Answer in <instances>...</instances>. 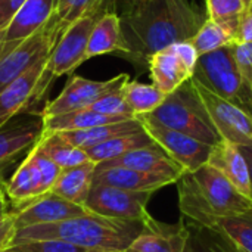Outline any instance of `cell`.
Listing matches in <instances>:
<instances>
[{"instance_id": "8fae6325", "label": "cell", "mask_w": 252, "mask_h": 252, "mask_svg": "<svg viewBox=\"0 0 252 252\" xmlns=\"http://www.w3.org/2000/svg\"><path fill=\"white\" fill-rule=\"evenodd\" d=\"M128 80L130 77L127 74H120L106 81L87 80L71 74L63 90L56 99L46 103L40 115L41 118H50L66 112L90 108L97 99H100L106 93L121 89Z\"/></svg>"}, {"instance_id": "836d02e7", "label": "cell", "mask_w": 252, "mask_h": 252, "mask_svg": "<svg viewBox=\"0 0 252 252\" xmlns=\"http://www.w3.org/2000/svg\"><path fill=\"white\" fill-rule=\"evenodd\" d=\"M89 109L99 112L102 115L108 117H120V118H136L134 114L131 112L130 106L127 105L124 94H123V87L112 90L97 99Z\"/></svg>"}, {"instance_id": "1f68e13d", "label": "cell", "mask_w": 252, "mask_h": 252, "mask_svg": "<svg viewBox=\"0 0 252 252\" xmlns=\"http://www.w3.org/2000/svg\"><path fill=\"white\" fill-rule=\"evenodd\" d=\"M111 0H58L56 16L66 25L74 21L96 12H108V4Z\"/></svg>"}, {"instance_id": "5b68a950", "label": "cell", "mask_w": 252, "mask_h": 252, "mask_svg": "<svg viewBox=\"0 0 252 252\" xmlns=\"http://www.w3.org/2000/svg\"><path fill=\"white\" fill-rule=\"evenodd\" d=\"M233 46L199 56L192 78L252 118V89L238 68Z\"/></svg>"}, {"instance_id": "bcb514c9", "label": "cell", "mask_w": 252, "mask_h": 252, "mask_svg": "<svg viewBox=\"0 0 252 252\" xmlns=\"http://www.w3.org/2000/svg\"><path fill=\"white\" fill-rule=\"evenodd\" d=\"M251 89H252V87H251Z\"/></svg>"}, {"instance_id": "603a6c76", "label": "cell", "mask_w": 252, "mask_h": 252, "mask_svg": "<svg viewBox=\"0 0 252 252\" xmlns=\"http://www.w3.org/2000/svg\"><path fill=\"white\" fill-rule=\"evenodd\" d=\"M97 164L89 161L71 168L61 170L50 193L69 201L75 205L84 207V202L93 186V177Z\"/></svg>"}, {"instance_id": "f1b7e54d", "label": "cell", "mask_w": 252, "mask_h": 252, "mask_svg": "<svg viewBox=\"0 0 252 252\" xmlns=\"http://www.w3.org/2000/svg\"><path fill=\"white\" fill-rule=\"evenodd\" d=\"M123 94L134 117L151 114L167 97V94L154 84H143L130 80L123 86Z\"/></svg>"}, {"instance_id": "e0dca14e", "label": "cell", "mask_w": 252, "mask_h": 252, "mask_svg": "<svg viewBox=\"0 0 252 252\" xmlns=\"http://www.w3.org/2000/svg\"><path fill=\"white\" fill-rule=\"evenodd\" d=\"M148 69L152 84L162 93L170 94L183 83L192 78L195 68H192L180 55L177 44H171L151 56Z\"/></svg>"}, {"instance_id": "d4e9b609", "label": "cell", "mask_w": 252, "mask_h": 252, "mask_svg": "<svg viewBox=\"0 0 252 252\" xmlns=\"http://www.w3.org/2000/svg\"><path fill=\"white\" fill-rule=\"evenodd\" d=\"M124 38L121 31V22L120 16L114 12H106L93 27L89 43H87V52L86 58L92 59L105 53H114L120 52L124 53Z\"/></svg>"}, {"instance_id": "9a60e30c", "label": "cell", "mask_w": 252, "mask_h": 252, "mask_svg": "<svg viewBox=\"0 0 252 252\" xmlns=\"http://www.w3.org/2000/svg\"><path fill=\"white\" fill-rule=\"evenodd\" d=\"M58 0H25L10 24L0 32V59L37 32L56 10Z\"/></svg>"}, {"instance_id": "4dcf8cb0", "label": "cell", "mask_w": 252, "mask_h": 252, "mask_svg": "<svg viewBox=\"0 0 252 252\" xmlns=\"http://www.w3.org/2000/svg\"><path fill=\"white\" fill-rule=\"evenodd\" d=\"M192 43H193L198 55L202 56L205 53L235 44V40L220 25H217L216 22H213L211 19L207 18L204 21V24L201 25V28L198 30V32L195 34V37L192 38Z\"/></svg>"}, {"instance_id": "9c48e42d", "label": "cell", "mask_w": 252, "mask_h": 252, "mask_svg": "<svg viewBox=\"0 0 252 252\" xmlns=\"http://www.w3.org/2000/svg\"><path fill=\"white\" fill-rule=\"evenodd\" d=\"M154 193L151 192H130L106 185H94L84 202L89 213L131 221H145L151 214L148 204Z\"/></svg>"}, {"instance_id": "ffe728a7", "label": "cell", "mask_w": 252, "mask_h": 252, "mask_svg": "<svg viewBox=\"0 0 252 252\" xmlns=\"http://www.w3.org/2000/svg\"><path fill=\"white\" fill-rule=\"evenodd\" d=\"M99 167H123L130 170H137L143 173H154V174H167L174 177H182L185 170L159 146L152 145L146 148H139L130 151L118 158L99 164Z\"/></svg>"}, {"instance_id": "6da1fadb", "label": "cell", "mask_w": 252, "mask_h": 252, "mask_svg": "<svg viewBox=\"0 0 252 252\" xmlns=\"http://www.w3.org/2000/svg\"><path fill=\"white\" fill-rule=\"evenodd\" d=\"M207 16L190 0H133L120 16L126 50L123 56L148 66L152 55L192 40Z\"/></svg>"}, {"instance_id": "7c38bea8", "label": "cell", "mask_w": 252, "mask_h": 252, "mask_svg": "<svg viewBox=\"0 0 252 252\" xmlns=\"http://www.w3.org/2000/svg\"><path fill=\"white\" fill-rule=\"evenodd\" d=\"M140 123L154 142L159 145L185 170V173H193L208 162L213 146L162 126L146 121Z\"/></svg>"}, {"instance_id": "e575fe53", "label": "cell", "mask_w": 252, "mask_h": 252, "mask_svg": "<svg viewBox=\"0 0 252 252\" xmlns=\"http://www.w3.org/2000/svg\"><path fill=\"white\" fill-rule=\"evenodd\" d=\"M3 252H90L72 244L58 239H35L13 242Z\"/></svg>"}, {"instance_id": "484cf974", "label": "cell", "mask_w": 252, "mask_h": 252, "mask_svg": "<svg viewBox=\"0 0 252 252\" xmlns=\"http://www.w3.org/2000/svg\"><path fill=\"white\" fill-rule=\"evenodd\" d=\"M131 118H120V117H108L99 112H94L89 108L78 109L72 112H66L62 115L43 118V131L44 133H58V131H74V130H86L97 126L121 123Z\"/></svg>"}, {"instance_id": "60d3db41", "label": "cell", "mask_w": 252, "mask_h": 252, "mask_svg": "<svg viewBox=\"0 0 252 252\" xmlns=\"http://www.w3.org/2000/svg\"><path fill=\"white\" fill-rule=\"evenodd\" d=\"M247 162H248V167H250V174H251V185H252V146H239Z\"/></svg>"}, {"instance_id": "7bdbcfd3", "label": "cell", "mask_w": 252, "mask_h": 252, "mask_svg": "<svg viewBox=\"0 0 252 252\" xmlns=\"http://www.w3.org/2000/svg\"><path fill=\"white\" fill-rule=\"evenodd\" d=\"M245 4V10H252V0H242Z\"/></svg>"}, {"instance_id": "74e56055", "label": "cell", "mask_w": 252, "mask_h": 252, "mask_svg": "<svg viewBox=\"0 0 252 252\" xmlns=\"http://www.w3.org/2000/svg\"><path fill=\"white\" fill-rule=\"evenodd\" d=\"M25 0H0V32L10 24Z\"/></svg>"}, {"instance_id": "ee69618b", "label": "cell", "mask_w": 252, "mask_h": 252, "mask_svg": "<svg viewBox=\"0 0 252 252\" xmlns=\"http://www.w3.org/2000/svg\"><path fill=\"white\" fill-rule=\"evenodd\" d=\"M4 186V176H0V188Z\"/></svg>"}, {"instance_id": "7a4b0ae2", "label": "cell", "mask_w": 252, "mask_h": 252, "mask_svg": "<svg viewBox=\"0 0 252 252\" xmlns=\"http://www.w3.org/2000/svg\"><path fill=\"white\" fill-rule=\"evenodd\" d=\"M143 230V221L118 220L87 213L63 221L37 224L16 232L15 242L58 239L90 252L126 251Z\"/></svg>"}, {"instance_id": "4316f807", "label": "cell", "mask_w": 252, "mask_h": 252, "mask_svg": "<svg viewBox=\"0 0 252 252\" xmlns=\"http://www.w3.org/2000/svg\"><path fill=\"white\" fill-rule=\"evenodd\" d=\"M152 145H155L154 139L143 128V130L136 131V133H130V134H124V136L109 139L100 145H96V146L86 149L84 152L87 154V157L92 162L99 165V164H103V162L111 161L114 158H118V157H121L130 151L152 146Z\"/></svg>"}, {"instance_id": "3957f363", "label": "cell", "mask_w": 252, "mask_h": 252, "mask_svg": "<svg viewBox=\"0 0 252 252\" xmlns=\"http://www.w3.org/2000/svg\"><path fill=\"white\" fill-rule=\"evenodd\" d=\"M136 118L188 134L210 146L221 140L192 80H188L177 90L167 94L165 100L155 111Z\"/></svg>"}, {"instance_id": "8d00e7d4", "label": "cell", "mask_w": 252, "mask_h": 252, "mask_svg": "<svg viewBox=\"0 0 252 252\" xmlns=\"http://www.w3.org/2000/svg\"><path fill=\"white\" fill-rule=\"evenodd\" d=\"M16 224H15V217L12 211L0 217V252L7 250L16 238Z\"/></svg>"}, {"instance_id": "277c9868", "label": "cell", "mask_w": 252, "mask_h": 252, "mask_svg": "<svg viewBox=\"0 0 252 252\" xmlns=\"http://www.w3.org/2000/svg\"><path fill=\"white\" fill-rule=\"evenodd\" d=\"M179 208L189 224L219 233L232 241L241 251L252 252V217H224L214 214L201 196L190 173L177 180Z\"/></svg>"}, {"instance_id": "8992f818", "label": "cell", "mask_w": 252, "mask_h": 252, "mask_svg": "<svg viewBox=\"0 0 252 252\" xmlns=\"http://www.w3.org/2000/svg\"><path fill=\"white\" fill-rule=\"evenodd\" d=\"M68 25L56 13L31 37L15 46L0 59V92L38 62L47 59Z\"/></svg>"}, {"instance_id": "7402d4cb", "label": "cell", "mask_w": 252, "mask_h": 252, "mask_svg": "<svg viewBox=\"0 0 252 252\" xmlns=\"http://www.w3.org/2000/svg\"><path fill=\"white\" fill-rule=\"evenodd\" d=\"M4 193L12 204V208H19L46 193L38 168L34 162L31 151L25 155L21 165L15 170L9 182H4Z\"/></svg>"}, {"instance_id": "b9f144b4", "label": "cell", "mask_w": 252, "mask_h": 252, "mask_svg": "<svg viewBox=\"0 0 252 252\" xmlns=\"http://www.w3.org/2000/svg\"><path fill=\"white\" fill-rule=\"evenodd\" d=\"M189 252H202L199 250V247L192 241V235H190V247H189Z\"/></svg>"}, {"instance_id": "4fadbf2b", "label": "cell", "mask_w": 252, "mask_h": 252, "mask_svg": "<svg viewBox=\"0 0 252 252\" xmlns=\"http://www.w3.org/2000/svg\"><path fill=\"white\" fill-rule=\"evenodd\" d=\"M190 229L182 217L168 224L149 216L143 221V230L126 252H189Z\"/></svg>"}, {"instance_id": "f35d334b", "label": "cell", "mask_w": 252, "mask_h": 252, "mask_svg": "<svg viewBox=\"0 0 252 252\" xmlns=\"http://www.w3.org/2000/svg\"><path fill=\"white\" fill-rule=\"evenodd\" d=\"M252 43V10H245L236 34V44Z\"/></svg>"}, {"instance_id": "30bf717a", "label": "cell", "mask_w": 252, "mask_h": 252, "mask_svg": "<svg viewBox=\"0 0 252 252\" xmlns=\"http://www.w3.org/2000/svg\"><path fill=\"white\" fill-rule=\"evenodd\" d=\"M190 80L221 140H227L238 146H252L251 117L236 105L204 87L195 78Z\"/></svg>"}, {"instance_id": "ba28073f", "label": "cell", "mask_w": 252, "mask_h": 252, "mask_svg": "<svg viewBox=\"0 0 252 252\" xmlns=\"http://www.w3.org/2000/svg\"><path fill=\"white\" fill-rule=\"evenodd\" d=\"M210 210L224 217H252V199L244 196L220 171L205 164L190 173Z\"/></svg>"}, {"instance_id": "ab89813d", "label": "cell", "mask_w": 252, "mask_h": 252, "mask_svg": "<svg viewBox=\"0 0 252 252\" xmlns=\"http://www.w3.org/2000/svg\"><path fill=\"white\" fill-rule=\"evenodd\" d=\"M9 204H7V196L4 193V186L0 188V217H3L4 214L9 213Z\"/></svg>"}, {"instance_id": "44dd1931", "label": "cell", "mask_w": 252, "mask_h": 252, "mask_svg": "<svg viewBox=\"0 0 252 252\" xmlns=\"http://www.w3.org/2000/svg\"><path fill=\"white\" fill-rule=\"evenodd\" d=\"M207 164L220 171L244 196L252 199L250 167L238 145L220 140L213 146Z\"/></svg>"}, {"instance_id": "83f0119b", "label": "cell", "mask_w": 252, "mask_h": 252, "mask_svg": "<svg viewBox=\"0 0 252 252\" xmlns=\"http://www.w3.org/2000/svg\"><path fill=\"white\" fill-rule=\"evenodd\" d=\"M37 146L61 170L71 168V167H75V165H80V164L90 161L87 154L83 149L75 148V146L63 142L62 139H59L53 133H44L43 131V136L38 139Z\"/></svg>"}, {"instance_id": "5bb4252c", "label": "cell", "mask_w": 252, "mask_h": 252, "mask_svg": "<svg viewBox=\"0 0 252 252\" xmlns=\"http://www.w3.org/2000/svg\"><path fill=\"white\" fill-rule=\"evenodd\" d=\"M46 62L47 59L38 62L0 92V127L19 114H30V109L41 100L44 92L40 81Z\"/></svg>"}, {"instance_id": "f6af8a7d", "label": "cell", "mask_w": 252, "mask_h": 252, "mask_svg": "<svg viewBox=\"0 0 252 252\" xmlns=\"http://www.w3.org/2000/svg\"><path fill=\"white\" fill-rule=\"evenodd\" d=\"M97 252H126V251H97Z\"/></svg>"}, {"instance_id": "d590c367", "label": "cell", "mask_w": 252, "mask_h": 252, "mask_svg": "<svg viewBox=\"0 0 252 252\" xmlns=\"http://www.w3.org/2000/svg\"><path fill=\"white\" fill-rule=\"evenodd\" d=\"M233 52L241 74L252 87V43L235 44Z\"/></svg>"}, {"instance_id": "52a82bcc", "label": "cell", "mask_w": 252, "mask_h": 252, "mask_svg": "<svg viewBox=\"0 0 252 252\" xmlns=\"http://www.w3.org/2000/svg\"><path fill=\"white\" fill-rule=\"evenodd\" d=\"M105 13L106 12H96V13L86 15L74 21L65 28L58 44L52 50L50 56L47 58V62L41 75L40 87L44 93L49 84L55 78L65 75V74L71 75L74 69H77L84 61H87L86 52H87L90 32L93 27L96 25V22L100 19V16H103Z\"/></svg>"}, {"instance_id": "2e32d148", "label": "cell", "mask_w": 252, "mask_h": 252, "mask_svg": "<svg viewBox=\"0 0 252 252\" xmlns=\"http://www.w3.org/2000/svg\"><path fill=\"white\" fill-rule=\"evenodd\" d=\"M10 211L15 217V224L18 230L37 224L63 221L89 213L84 207L65 201L50 192L19 208H12Z\"/></svg>"}, {"instance_id": "ac0fdd59", "label": "cell", "mask_w": 252, "mask_h": 252, "mask_svg": "<svg viewBox=\"0 0 252 252\" xmlns=\"http://www.w3.org/2000/svg\"><path fill=\"white\" fill-rule=\"evenodd\" d=\"M179 177L167 176V174H154V173H143L137 170L123 168V167H96L93 183L94 185H106L112 188H118L123 190L130 192H151L155 193L157 190L176 185Z\"/></svg>"}, {"instance_id": "d6a6232c", "label": "cell", "mask_w": 252, "mask_h": 252, "mask_svg": "<svg viewBox=\"0 0 252 252\" xmlns=\"http://www.w3.org/2000/svg\"><path fill=\"white\" fill-rule=\"evenodd\" d=\"M188 226L190 229L192 241L199 247V250L202 252H244L232 241H229L227 238L219 233H213L210 230H205L192 224H188Z\"/></svg>"}, {"instance_id": "d6986e66", "label": "cell", "mask_w": 252, "mask_h": 252, "mask_svg": "<svg viewBox=\"0 0 252 252\" xmlns=\"http://www.w3.org/2000/svg\"><path fill=\"white\" fill-rule=\"evenodd\" d=\"M43 136L41 115L16 117L0 127V164L16 159L22 152L30 151Z\"/></svg>"}, {"instance_id": "cb8c5ba5", "label": "cell", "mask_w": 252, "mask_h": 252, "mask_svg": "<svg viewBox=\"0 0 252 252\" xmlns=\"http://www.w3.org/2000/svg\"><path fill=\"white\" fill-rule=\"evenodd\" d=\"M140 130H143V124L137 118H131V120H126L121 123L97 126V127H92V128H86V130L58 131L53 134H56L63 142L86 151V149L96 146V145H100L109 139L124 136V134H130V133H136Z\"/></svg>"}, {"instance_id": "f546056e", "label": "cell", "mask_w": 252, "mask_h": 252, "mask_svg": "<svg viewBox=\"0 0 252 252\" xmlns=\"http://www.w3.org/2000/svg\"><path fill=\"white\" fill-rule=\"evenodd\" d=\"M207 18L220 25L229 32L236 44V34L242 16L245 13V4L242 0H205Z\"/></svg>"}]
</instances>
